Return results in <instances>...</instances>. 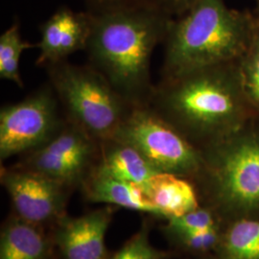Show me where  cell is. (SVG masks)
<instances>
[{"label":"cell","mask_w":259,"mask_h":259,"mask_svg":"<svg viewBox=\"0 0 259 259\" xmlns=\"http://www.w3.org/2000/svg\"><path fill=\"white\" fill-rule=\"evenodd\" d=\"M149 106L199 150L258 122L244 92L238 62L162 77Z\"/></svg>","instance_id":"cell-1"},{"label":"cell","mask_w":259,"mask_h":259,"mask_svg":"<svg viewBox=\"0 0 259 259\" xmlns=\"http://www.w3.org/2000/svg\"><path fill=\"white\" fill-rule=\"evenodd\" d=\"M90 12V11H89ZM89 65L132 106H148L155 90L151 59L172 18L157 6L92 13Z\"/></svg>","instance_id":"cell-2"},{"label":"cell","mask_w":259,"mask_h":259,"mask_svg":"<svg viewBox=\"0 0 259 259\" xmlns=\"http://www.w3.org/2000/svg\"><path fill=\"white\" fill-rule=\"evenodd\" d=\"M257 28L256 20L229 9L224 0H199L170 21L163 41L162 77L238 62Z\"/></svg>","instance_id":"cell-3"},{"label":"cell","mask_w":259,"mask_h":259,"mask_svg":"<svg viewBox=\"0 0 259 259\" xmlns=\"http://www.w3.org/2000/svg\"><path fill=\"white\" fill-rule=\"evenodd\" d=\"M200 151L202 166L192 183L201 204L226 224L259 219V122Z\"/></svg>","instance_id":"cell-4"},{"label":"cell","mask_w":259,"mask_h":259,"mask_svg":"<svg viewBox=\"0 0 259 259\" xmlns=\"http://www.w3.org/2000/svg\"><path fill=\"white\" fill-rule=\"evenodd\" d=\"M47 70L65 117L99 143L113 138L134 106L89 64L65 60L47 65Z\"/></svg>","instance_id":"cell-5"},{"label":"cell","mask_w":259,"mask_h":259,"mask_svg":"<svg viewBox=\"0 0 259 259\" xmlns=\"http://www.w3.org/2000/svg\"><path fill=\"white\" fill-rule=\"evenodd\" d=\"M113 139L137 149L158 172L193 181L202 166L201 151L149 105L134 107Z\"/></svg>","instance_id":"cell-6"},{"label":"cell","mask_w":259,"mask_h":259,"mask_svg":"<svg viewBox=\"0 0 259 259\" xmlns=\"http://www.w3.org/2000/svg\"><path fill=\"white\" fill-rule=\"evenodd\" d=\"M52 87L46 84L20 102L1 107L0 160L22 156L46 144L62 127L65 115Z\"/></svg>","instance_id":"cell-7"},{"label":"cell","mask_w":259,"mask_h":259,"mask_svg":"<svg viewBox=\"0 0 259 259\" xmlns=\"http://www.w3.org/2000/svg\"><path fill=\"white\" fill-rule=\"evenodd\" d=\"M99 153L100 143L65 117L52 139L20 156L15 164L49 177L73 190L80 188L92 172Z\"/></svg>","instance_id":"cell-8"},{"label":"cell","mask_w":259,"mask_h":259,"mask_svg":"<svg viewBox=\"0 0 259 259\" xmlns=\"http://www.w3.org/2000/svg\"><path fill=\"white\" fill-rule=\"evenodd\" d=\"M0 181L9 195L13 213L19 218L46 228L66 215L72 189L55 180L14 164L1 167Z\"/></svg>","instance_id":"cell-9"},{"label":"cell","mask_w":259,"mask_h":259,"mask_svg":"<svg viewBox=\"0 0 259 259\" xmlns=\"http://www.w3.org/2000/svg\"><path fill=\"white\" fill-rule=\"evenodd\" d=\"M115 206L108 205L79 217L65 215L52 227V238L63 259H109L106 234Z\"/></svg>","instance_id":"cell-10"},{"label":"cell","mask_w":259,"mask_h":259,"mask_svg":"<svg viewBox=\"0 0 259 259\" xmlns=\"http://www.w3.org/2000/svg\"><path fill=\"white\" fill-rule=\"evenodd\" d=\"M92 31L91 12H74L62 7L40 26L39 54L36 65L45 66L67 60L85 50Z\"/></svg>","instance_id":"cell-11"},{"label":"cell","mask_w":259,"mask_h":259,"mask_svg":"<svg viewBox=\"0 0 259 259\" xmlns=\"http://www.w3.org/2000/svg\"><path fill=\"white\" fill-rule=\"evenodd\" d=\"M80 188L88 202L148 213L160 218L141 187L111 176L96 166L93 167Z\"/></svg>","instance_id":"cell-12"},{"label":"cell","mask_w":259,"mask_h":259,"mask_svg":"<svg viewBox=\"0 0 259 259\" xmlns=\"http://www.w3.org/2000/svg\"><path fill=\"white\" fill-rule=\"evenodd\" d=\"M55 243L45 227L12 213L0 233V259H55Z\"/></svg>","instance_id":"cell-13"},{"label":"cell","mask_w":259,"mask_h":259,"mask_svg":"<svg viewBox=\"0 0 259 259\" xmlns=\"http://www.w3.org/2000/svg\"><path fill=\"white\" fill-rule=\"evenodd\" d=\"M95 166L121 181L139 185L145 193L151 179L159 173L137 149L113 138L100 142Z\"/></svg>","instance_id":"cell-14"},{"label":"cell","mask_w":259,"mask_h":259,"mask_svg":"<svg viewBox=\"0 0 259 259\" xmlns=\"http://www.w3.org/2000/svg\"><path fill=\"white\" fill-rule=\"evenodd\" d=\"M146 194L160 218L165 220L182 216L202 205L192 181L170 173L159 172L153 177Z\"/></svg>","instance_id":"cell-15"},{"label":"cell","mask_w":259,"mask_h":259,"mask_svg":"<svg viewBox=\"0 0 259 259\" xmlns=\"http://www.w3.org/2000/svg\"><path fill=\"white\" fill-rule=\"evenodd\" d=\"M214 254L220 259H259V219L225 224Z\"/></svg>","instance_id":"cell-16"},{"label":"cell","mask_w":259,"mask_h":259,"mask_svg":"<svg viewBox=\"0 0 259 259\" xmlns=\"http://www.w3.org/2000/svg\"><path fill=\"white\" fill-rule=\"evenodd\" d=\"M38 48V44L34 45L22 39L18 23L10 26L0 36V78L16 83L23 88V81L19 72V61L24 50Z\"/></svg>","instance_id":"cell-17"},{"label":"cell","mask_w":259,"mask_h":259,"mask_svg":"<svg viewBox=\"0 0 259 259\" xmlns=\"http://www.w3.org/2000/svg\"><path fill=\"white\" fill-rule=\"evenodd\" d=\"M166 225L162 227L164 235L222 230L226 224L217 213L205 205H201L182 216L166 219Z\"/></svg>","instance_id":"cell-18"},{"label":"cell","mask_w":259,"mask_h":259,"mask_svg":"<svg viewBox=\"0 0 259 259\" xmlns=\"http://www.w3.org/2000/svg\"><path fill=\"white\" fill-rule=\"evenodd\" d=\"M238 67L246 97L259 122V26L248 50L239 59Z\"/></svg>","instance_id":"cell-19"},{"label":"cell","mask_w":259,"mask_h":259,"mask_svg":"<svg viewBox=\"0 0 259 259\" xmlns=\"http://www.w3.org/2000/svg\"><path fill=\"white\" fill-rule=\"evenodd\" d=\"M150 232L151 225L144 220L139 231L109 259H171L177 256L172 251L154 247L150 240Z\"/></svg>","instance_id":"cell-20"},{"label":"cell","mask_w":259,"mask_h":259,"mask_svg":"<svg viewBox=\"0 0 259 259\" xmlns=\"http://www.w3.org/2000/svg\"><path fill=\"white\" fill-rule=\"evenodd\" d=\"M222 230H210L193 233L167 234L165 236L177 250L185 252L193 257H198L214 253L220 240Z\"/></svg>","instance_id":"cell-21"},{"label":"cell","mask_w":259,"mask_h":259,"mask_svg":"<svg viewBox=\"0 0 259 259\" xmlns=\"http://www.w3.org/2000/svg\"><path fill=\"white\" fill-rule=\"evenodd\" d=\"M92 13H103L113 10L157 6L158 0H88ZM160 8V7H159Z\"/></svg>","instance_id":"cell-22"},{"label":"cell","mask_w":259,"mask_h":259,"mask_svg":"<svg viewBox=\"0 0 259 259\" xmlns=\"http://www.w3.org/2000/svg\"><path fill=\"white\" fill-rule=\"evenodd\" d=\"M199 0H158L160 9L169 17H181L191 9Z\"/></svg>","instance_id":"cell-23"},{"label":"cell","mask_w":259,"mask_h":259,"mask_svg":"<svg viewBox=\"0 0 259 259\" xmlns=\"http://www.w3.org/2000/svg\"><path fill=\"white\" fill-rule=\"evenodd\" d=\"M194 259H220L216 254L214 253H209V254H205V255H202V256H198V257H194Z\"/></svg>","instance_id":"cell-24"},{"label":"cell","mask_w":259,"mask_h":259,"mask_svg":"<svg viewBox=\"0 0 259 259\" xmlns=\"http://www.w3.org/2000/svg\"><path fill=\"white\" fill-rule=\"evenodd\" d=\"M257 3H258V8H259V0H257ZM257 21V23H258V26H259V20H256Z\"/></svg>","instance_id":"cell-25"}]
</instances>
